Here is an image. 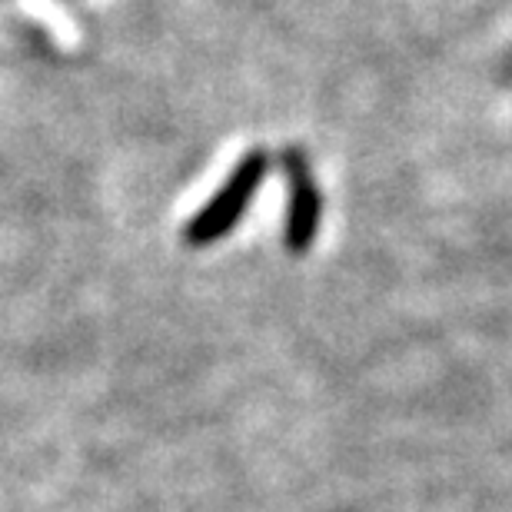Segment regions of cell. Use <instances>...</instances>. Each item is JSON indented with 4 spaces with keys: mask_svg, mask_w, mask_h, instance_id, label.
Returning a JSON list of instances; mask_svg holds the SVG:
<instances>
[{
    "mask_svg": "<svg viewBox=\"0 0 512 512\" xmlns=\"http://www.w3.org/2000/svg\"><path fill=\"white\" fill-rule=\"evenodd\" d=\"M266 173H270V153L266 150H250L247 157H240L237 167L230 170V177L223 180V187L183 227V240L190 247H213V243H220L243 220V213L250 210Z\"/></svg>",
    "mask_w": 512,
    "mask_h": 512,
    "instance_id": "obj_1",
    "label": "cell"
},
{
    "mask_svg": "<svg viewBox=\"0 0 512 512\" xmlns=\"http://www.w3.org/2000/svg\"><path fill=\"white\" fill-rule=\"evenodd\" d=\"M283 173H286V227H283V243L293 256H303L316 243L323 223V193L313 180L310 157L300 147L283 150Z\"/></svg>",
    "mask_w": 512,
    "mask_h": 512,
    "instance_id": "obj_2",
    "label": "cell"
}]
</instances>
